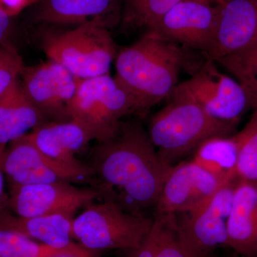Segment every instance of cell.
Segmentation results:
<instances>
[{
	"instance_id": "obj_25",
	"label": "cell",
	"mask_w": 257,
	"mask_h": 257,
	"mask_svg": "<svg viewBox=\"0 0 257 257\" xmlns=\"http://www.w3.org/2000/svg\"><path fill=\"white\" fill-rule=\"evenodd\" d=\"M25 67L21 57L10 45H0V96L18 79Z\"/></svg>"
},
{
	"instance_id": "obj_13",
	"label": "cell",
	"mask_w": 257,
	"mask_h": 257,
	"mask_svg": "<svg viewBox=\"0 0 257 257\" xmlns=\"http://www.w3.org/2000/svg\"><path fill=\"white\" fill-rule=\"evenodd\" d=\"M220 182L193 161L172 167L161 189L155 215L191 212L202 206L217 191Z\"/></svg>"
},
{
	"instance_id": "obj_32",
	"label": "cell",
	"mask_w": 257,
	"mask_h": 257,
	"mask_svg": "<svg viewBox=\"0 0 257 257\" xmlns=\"http://www.w3.org/2000/svg\"><path fill=\"white\" fill-rule=\"evenodd\" d=\"M226 257H243L242 256H241V255H239V253H236V252H233L231 253V254L229 255V256H226Z\"/></svg>"
},
{
	"instance_id": "obj_2",
	"label": "cell",
	"mask_w": 257,
	"mask_h": 257,
	"mask_svg": "<svg viewBox=\"0 0 257 257\" xmlns=\"http://www.w3.org/2000/svg\"><path fill=\"white\" fill-rule=\"evenodd\" d=\"M114 78L143 111L167 100L178 83L187 62L179 45L151 32L130 46L118 51Z\"/></svg>"
},
{
	"instance_id": "obj_30",
	"label": "cell",
	"mask_w": 257,
	"mask_h": 257,
	"mask_svg": "<svg viewBox=\"0 0 257 257\" xmlns=\"http://www.w3.org/2000/svg\"><path fill=\"white\" fill-rule=\"evenodd\" d=\"M5 175L0 168V211L5 209L8 199V195L5 194Z\"/></svg>"
},
{
	"instance_id": "obj_8",
	"label": "cell",
	"mask_w": 257,
	"mask_h": 257,
	"mask_svg": "<svg viewBox=\"0 0 257 257\" xmlns=\"http://www.w3.org/2000/svg\"><path fill=\"white\" fill-rule=\"evenodd\" d=\"M0 168L9 186L56 183H89L96 186L89 165L74 167L59 162L44 154L27 135L7 147Z\"/></svg>"
},
{
	"instance_id": "obj_11",
	"label": "cell",
	"mask_w": 257,
	"mask_h": 257,
	"mask_svg": "<svg viewBox=\"0 0 257 257\" xmlns=\"http://www.w3.org/2000/svg\"><path fill=\"white\" fill-rule=\"evenodd\" d=\"M20 77L24 92L49 121L71 120L69 108L78 82L73 74L60 64L48 60L24 67Z\"/></svg>"
},
{
	"instance_id": "obj_4",
	"label": "cell",
	"mask_w": 257,
	"mask_h": 257,
	"mask_svg": "<svg viewBox=\"0 0 257 257\" xmlns=\"http://www.w3.org/2000/svg\"><path fill=\"white\" fill-rule=\"evenodd\" d=\"M41 45L48 60L79 79L109 74L118 52L109 28L99 18L68 31L47 33Z\"/></svg>"
},
{
	"instance_id": "obj_20",
	"label": "cell",
	"mask_w": 257,
	"mask_h": 257,
	"mask_svg": "<svg viewBox=\"0 0 257 257\" xmlns=\"http://www.w3.org/2000/svg\"><path fill=\"white\" fill-rule=\"evenodd\" d=\"M234 135L209 139L193 153L192 161L221 183L237 179V146Z\"/></svg>"
},
{
	"instance_id": "obj_5",
	"label": "cell",
	"mask_w": 257,
	"mask_h": 257,
	"mask_svg": "<svg viewBox=\"0 0 257 257\" xmlns=\"http://www.w3.org/2000/svg\"><path fill=\"white\" fill-rule=\"evenodd\" d=\"M154 217L133 214L109 199L92 203L72 223V237L93 251L138 248L151 228Z\"/></svg>"
},
{
	"instance_id": "obj_29",
	"label": "cell",
	"mask_w": 257,
	"mask_h": 257,
	"mask_svg": "<svg viewBox=\"0 0 257 257\" xmlns=\"http://www.w3.org/2000/svg\"><path fill=\"white\" fill-rule=\"evenodd\" d=\"M12 28V18L0 10V45H8L7 43Z\"/></svg>"
},
{
	"instance_id": "obj_27",
	"label": "cell",
	"mask_w": 257,
	"mask_h": 257,
	"mask_svg": "<svg viewBox=\"0 0 257 257\" xmlns=\"http://www.w3.org/2000/svg\"><path fill=\"white\" fill-rule=\"evenodd\" d=\"M40 0H0V10L13 19L29 7L38 4Z\"/></svg>"
},
{
	"instance_id": "obj_23",
	"label": "cell",
	"mask_w": 257,
	"mask_h": 257,
	"mask_svg": "<svg viewBox=\"0 0 257 257\" xmlns=\"http://www.w3.org/2000/svg\"><path fill=\"white\" fill-rule=\"evenodd\" d=\"M237 146L235 175L238 180L257 186V115L234 135Z\"/></svg>"
},
{
	"instance_id": "obj_16",
	"label": "cell",
	"mask_w": 257,
	"mask_h": 257,
	"mask_svg": "<svg viewBox=\"0 0 257 257\" xmlns=\"http://www.w3.org/2000/svg\"><path fill=\"white\" fill-rule=\"evenodd\" d=\"M35 20L54 25H77L94 19L111 28L121 18V0H40Z\"/></svg>"
},
{
	"instance_id": "obj_3",
	"label": "cell",
	"mask_w": 257,
	"mask_h": 257,
	"mask_svg": "<svg viewBox=\"0 0 257 257\" xmlns=\"http://www.w3.org/2000/svg\"><path fill=\"white\" fill-rule=\"evenodd\" d=\"M237 125L213 117L192 101L170 99L152 116L147 133L162 160L173 167L206 140L232 136Z\"/></svg>"
},
{
	"instance_id": "obj_12",
	"label": "cell",
	"mask_w": 257,
	"mask_h": 257,
	"mask_svg": "<svg viewBox=\"0 0 257 257\" xmlns=\"http://www.w3.org/2000/svg\"><path fill=\"white\" fill-rule=\"evenodd\" d=\"M217 18V5L181 0L147 32L205 55L212 44Z\"/></svg>"
},
{
	"instance_id": "obj_19",
	"label": "cell",
	"mask_w": 257,
	"mask_h": 257,
	"mask_svg": "<svg viewBox=\"0 0 257 257\" xmlns=\"http://www.w3.org/2000/svg\"><path fill=\"white\" fill-rule=\"evenodd\" d=\"M73 214L20 217L6 209L0 211V227L12 230L51 247L64 248L75 242L72 237Z\"/></svg>"
},
{
	"instance_id": "obj_10",
	"label": "cell",
	"mask_w": 257,
	"mask_h": 257,
	"mask_svg": "<svg viewBox=\"0 0 257 257\" xmlns=\"http://www.w3.org/2000/svg\"><path fill=\"white\" fill-rule=\"evenodd\" d=\"M101 197L96 189H84L67 182L10 186L7 210L20 217L75 214Z\"/></svg>"
},
{
	"instance_id": "obj_34",
	"label": "cell",
	"mask_w": 257,
	"mask_h": 257,
	"mask_svg": "<svg viewBox=\"0 0 257 257\" xmlns=\"http://www.w3.org/2000/svg\"><path fill=\"white\" fill-rule=\"evenodd\" d=\"M253 257H257V254L256 255V256H253Z\"/></svg>"
},
{
	"instance_id": "obj_26",
	"label": "cell",
	"mask_w": 257,
	"mask_h": 257,
	"mask_svg": "<svg viewBox=\"0 0 257 257\" xmlns=\"http://www.w3.org/2000/svg\"><path fill=\"white\" fill-rule=\"evenodd\" d=\"M155 257H197L181 241L177 232L176 214H172L165 239Z\"/></svg>"
},
{
	"instance_id": "obj_9",
	"label": "cell",
	"mask_w": 257,
	"mask_h": 257,
	"mask_svg": "<svg viewBox=\"0 0 257 257\" xmlns=\"http://www.w3.org/2000/svg\"><path fill=\"white\" fill-rule=\"evenodd\" d=\"M238 181L221 184L212 197L195 210L176 214L179 238L195 256L211 257L219 246H227L226 223Z\"/></svg>"
},
{
	"instance_id": "obj_15",
	"label": "cell",
	"mask_w": 257,
	"mask_h": 257,
	"mask_svg": "<svg viewBox=\"0 0 257 257\" xmlns=\"http://www.w3.org/2000/svg\"><path fill=\"white\" fill-rule=\"evenodd\" d=\"M27 136L47 156L74 167L86 165L77 160L76 155L94 140L87 128L74 119L47 121L34 128Z\"/></svg>"
},
{
	"instance_id": "obj_1",
	"label": "cell",
	"mask_w": 257,
	"mask_h": 257,
	"mask_svg": "<svg viewBox=\"0 0 257 257\" xmlns=\"http://www.w3.org/2000/svg\"><path fill=\"white\" fill-rule=\"evenodd\" d=\"M96 143L88 165L101 197L133 214L155 209L172 167L159 156L147 130L138 121H121L112 136Z\"/></svg>"
},
{
	"instance_id": "obj_21",
	"label": "cell",
	"mask_w": 257,
	"mask_h": 257,
	"mask_svg": "<svg viewBox=\"0 0 257 257\" xmlns=\"http://www.w3.org/2000/svg\"><path fill=\"white\" fill-rule=\"evenodd\" d=\"M215 62L239 82L246 93L250 107L257 110V42Z\"/></svg>"
},
{
	"instance_id": "obj_6",
	"label": "cell",
	"mask_w": 257,
	"mask_h": 257,
	"mask_svg": "<svg viewBox=\"0 0 257 257\" xmlns=\"http://www.w3.org/2000/svg\"><path fill=\"white\" fill-rule=\"evenodd\" d=\"M135 111L132 98L109 73L78 79L69 108L71 119L87 128L96 142L112 136L121 119Z\"/></svg>"
},
{
	"instance_id": "obj_24",
	"label": "cell",
	"mask_w": 257,
	"mask_h": 257,
	"mask_svg": "<svg viewBox=\"0 0 257 257\" xmlns=\"http://www.w3.org/2000/svg\"><path fill=\"white\" fill-rule=\"evenodd\" d=\"M77 243L64 248L51 247L16 231L0 227V257H52Z\"/></svg>"
},
{
	"instance_id": "obj_28",
	"label": "cell",
	"mask_w": 257,
	"mask_h": 257,
	"mask_svg": "<svg viewBox=\"0 0 257 257\" xmlns=\"http://www.w3.org/2000/svg\"><path fill=\"white\" fill-rule=\"evenodd\" d=\"M95 252L96 251L83 247L77 243L75 246L69 248L67 251L52 257H96Z\"/></svg>"
},
{
	"instance_id": "obj_18",
	"label": "cell",
	"mask_w": 257,
	"mask_h": 257,
	"mask_svg": "<svg viewBox=\"0 0 257 257\" xmlns=\"http://www.w3.org/2000/svg\"><path fill=\"white\" fill-rule=\"evenodd\" d=\"M47 121L18 79L0 96V163L10 143Z\"/></svg>"
},
{
	"instance_id": "obj_7",
	"label": "cell",
	"mask_w": 257,
	"mask_h": 257,
	"mask_svg": "<svg viewBox=\"0 0 257 257\" xmlns=\"http://www.w3.org/2000/svg\"><path fill=\"white\" fill-rule=\"evenodd\" d=\"M215 63L207 58L190 78L177 84L168 99L192 101L213 117L238 124L251 109L247 95L239 82L220 72Z\"/></svg>"
},
{
	"instance_id": "obj_22",
	"label": "cell",
	"mask_w": 257,
	"mask_h": 257,
	"mask_svg": "<svg viewBox=\"0 0 257 257\" xmlns=\"http://www.w3.org/2000/svg\"><path fill=\"white\" fill-rule=\"evenodd\" d=\"M181 0H124L123 24L127 30L155 27Z\"/></svg>"
},
{
	"instance_id": "obj_31",
	"label": "cell",
	"mask_w": 257,
	"mask_h": 257,
	"mask_svg": "<svg viewBox=\"0 0 257 257\" xmlns=\"http://www.w3.org/2000/svg\"><path fill=\"white\" fill-rule=\"evenodd\" d=\"M198 1L202 2V3H207V4L218 5L221 4L224 0H198Z\"/></svg>"
},
{
	"instance_id": "obj_33",
	"label": "cell",
	"mask_w": 257,
	"mask_h": 257,
	"mask_svg": "<svg viewBox=\"0 0 257 257\" xmlns=\"http://www.w3.org/2000/svg\"><path fill=\"white\" fill-rule=\"evenodd\" d=\"M254 113H255V114H256L257 115V110H255Z\"/></svg>"
},
{
	"instance_id": "obj_17",
	"label": "cell",
	"mask_w": 257,
	"mask_h": 257,
	"mask_svg": "<svg viewBox=\"0 0 257 257\" xmlns=\"http://www.w3.org/2000/svg\"><path fill=\"white\" fill-rule=\"evenodd\" d=\"M228 247L243 257L257 254V186L238 181L226 223Z\"/></svg>"
},
{
	"instance_id": "obj_14",
	"label": "cell",
	"mask_w": 257,
	"mask_h": 257,
	"mask_svg": "<svg viewBox=\"0 0 257 257\" xmlns=\"http://www.w3.org/2000/svg\"><path fill=\"white\" fill-rule=\"evenodd\" d=\"M206 58L216 62L257 42V0H224Z\"/></svg>"
}]
</instances>
